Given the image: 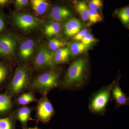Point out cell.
<instances>
[{
  "label": "cell",
  "mask_w": 129,
  "mask_h": 129,
  "mask_svg": "<svg viewBox=\"0 0 129 129\" xmlns=\"http://www.w3.org/2000/svg\"><path fill=\"white\" fill-rule=\"evenodd\" d=\"M89 78L88 60L85 57L79 58L68 68L61 82L62 86L67 89H78L84 86Z\"/></svg>",
  "instance_id": "1"
},
{
  "label": "cell",
  "mask_w": 129,
  "mask_h": 129,
  "mask_svg": "<svg viewBox=\"0 0 129 129\" xmlns=\"http://www.w3.org/2000/svg\"><path fill=\"white\" fill-rule=\"evenodd\" d=\"M60 71L51 70L42 73L33 80L32 89L46 95L52 89L57 87L60 81Z\"/></svg>",
  "instance_id": "2"
},
{
  "label": "cell",
  "mask_w": 129,
  "mask_h": 129,
  "mask_svg": "<svg viewBox=\"0 0 129 129\" xmlns=\"http://www.w3.org/2000/svg\"><path fill=\"white\" fill-rule=\"evenodd\" d=\"M115 80L108 85L103 87L92 96L89 103L90 112L96 115H104L109 102L112 96L111 91Z\"/></svg>",
  "instance_id": "3"
},
{
  "label": "cell",
  "mask_w": 129,
  "mask_h": 129,
  "mask_svg": "<svg viewBox=\"0 0 129 129\" xmlns=\"http://www.w3.org/2000/svg\"><path fill=\"white\" fill-rule=\"evenodd\" d=\"M29 77L27 68L21 66L18 68L9 85V89L12 95L22 91L28 84Z\"/></svg>",
  "instance_id": "4"
},
{
  "label": "cell",
  "mask_w": 129,
  "mask_h": 129,
  "mask_svg": "<svg viewBox=\"0 0 129 129\" xmlns=\"http://www.w3.org/2000/svg\"><path fill=\"white\" fill-rule=\"evenodd\" d=\"M55 111L52 104L46 95L40 100L37 106L36 116L39 121L44 123L49 122L55 115Z\"/></svg>",
  "instance_id": "5"
},
{
  "label": "cell",
  "mask_w": 129,
  "mask_h": 129,
  "mask_svg": "<svg viewBox=\"0 0 129 129\" xmlns=\"http://www.w3.org/2000/svg\"><path fill=\"white\" fill-rule=\"evenodd\" d=\"M53 52L51 51L45 46L40 47L35 59V66L37 68H52L55 65Z\"/></svg>",
  "instance_id": "6"
},
{
  "label": "cell",
  "mask_w": 129,
  "mask_h": 129,
  "mask_svg": "<svg viewBox=\"0 0 129 129\" xmlns=\"http://www.w3.org/2000/svg\"><path fill=\"white\" fill-rule=\"evenodd\" d=\"M15 23L24 30H29L35 28L39 25V22L34 16L27 13H17L14 15Z\"/></svg>",
  "instance_id": "7"
},
{
  "label": "cell",
  "mask_w": 129,
  "mask_h": 129,
  "mask_svg": "<svg viewBox=\"0 0 129 129\" xmlns=\"http://www.w3.org/2000/svg\"><path fill=\"white\" fill-rule=\"evenodd\" d=\"M72 13L68 8L63 6H56L51 9L49 17L54 21L62 22L69 19Z\"/></svg>",
  "instance_id": "8"
},
{
  "label": "cell",
  "mask_w": 129,
  "mask_h": 129,
  "mask_svg": "<svg viewBox=\"0 0 129 129\" xmlns=\"http://www.w3.org/2000/svg\"><path fill=\"white\" fill-rule=\"evenodd\" d=\"M119 80H115L112 89V96L115 101L116 107L128 106L129 103V98L122 91L119 86Z\"/></svg>",
  "instance_id": "9"
},
{
  "label": "cell",
  "mask_w": 129,
  "mask_h": 129,
  "mask_svg": "<svg viewBox=\"0 0 129 129\" xmlns=\"http://www.w3.org/2000/svg\"><path fill=\"white\" fill-rule=\"evenodd\" d=\"M16 42L12 37L9 35L4 36L0 38V56L12 55L15 50Z\"/></svg>",
  "instance_id": "10"
},
{
  "label": "cell",
  "mask_w": 129,
  "mask_h": 129,
  "mask_svg": "<svg viewBox=\"0 0 129 129\" xmlns=\"http://www.w3.org/2000/svg\"><path fill=\"white\" fill-rule=\"evenodd\" d=\"M82 27L81 22L78 19L69 18L64 25V34L68 37H73L81 30Z\"/></svg>",
  "instance_id": "11"
},
{
  "label": "cell",
  "mask_w": 129,
  "mask_h": 129,
  "mask_svg": "<svg viewBox=\"0 0 129 129\" xmlns=\"http://www.w3.org/2000/svg\"><path fill=\"white\" fill-rule=\"evenodd\" d=\"M35 50L34 42L33 40L28 39L24 41L19 48V55L24 60L28 59L33 55Z\"/></svg>",
  "instance_id": "12"
},
{
  "label": "cell",
  "mask_w": 129,
  "mask_h": 129,
  "mask_svg": "<svg viewBox=\"0 0 129 129\" xmlns=\"http://www.w3.org/2000/svg\"><path fill=\"white\" fill-rule=\"evenodd\" d=\"M29 2L32 10L38 15L44 14L51 5L49 0H29Z\"/></svg>",
  "instance_id": "13"
},
{
  "label": "cell",
  "mask_w": 129,
  "mask_h": 129,
  "mask_svg": "<svg viewBox=\"0 0 129 129\" xmlns=\"http://www.w3.org/2000/svg\"><path fill=\"white\" fill-rule=\"evenodd\" d=\"M71 56L69 48L62 47L58 49L53 53L54 61L55 64L67 62Z\"/></svg>",
  "instance_id": "14"
},
{
  "label": "cell",
  "mask_w": 129,
  "mask_h": 129,
  "mask_svg": "<svg viewBox=\"0 0 129 129\" xmlns=\"http://www.w3.org/2000/svg\"><path fill=\"white\" fill-rule=\"evenodd\" d=\"M31 113V109L25 106L20 108L16 112V118L21 122L23 128H25L28 121L30 119Z\"/></svg>",
  "instance_id": "15"
},
{
  "label": "cell",
  "mask_w": 129,
  "mask_h": 129,
  "mask_svg": "<svg viewBox=\"0 0 129 129\" xmlns=\"http://www.w3.org/2000/svg\"><path fill=\"white\" fill-rule=\"evenodd\" d=\"M90 45H86L81 42H73L70 46L71 56L74 57L84 53L89 49Z\"/></svg>",
  "instance_id": "16"
},
{
  "label": "cell",
  "mask_w": 129,
  "mask_h": 129,
  "mask_svg": "<svg viewBox=\"0 0 129 129\" xmlns=\"http://www.w3.org/2000/svg\"><path fill=\"white\" fill-rule=\"evenodd\" d=\"M74 8L83 21H88L89 8L85 2H76L74 4Z\"/></svg>",
  "instance_id": "17"
},
{
  "label": "cell",
  "mask_w": 129,
  "mask_h": 129,
  "mask_svg": "<svg viewBox=\"0 0 129 129\" xmlns=\"http://www.w3.org/2000/svg\"><path fill=\"white\" fill-rule=\"evenodd\" d=\"M12 107L11 98L5 94H0V114L10 111Z\"/></svg>",
  "instance_id": "18"
},
{
  "label": "cell",
  "mask_w": 129,
  "mask_h": 129,
  "mask_svg": "<svg viewBox=\"0 0 129 129\" xmlns=\"http://www.w3.org/2000/svg\"><path fill=\"white\" fill-rule=\"evenodd\" d=\"M61 30V24L58 22L53 21L45 26V34L47 36L51 37L57 34Z\"/></svg>",
  "instance_id": "19"
},
{
  "label": "cell",
  "mask_w": 129,
  "mask_h": 129,
  "mask_svg": "<svg viewBox=\"0 0 129 129\" xmlns=\"http://www.w3.org/2000/svg\"><path fill=\"white\" fill-rule=\"evenodd\" d=\"M36 101V99L34 93L30 91L23 93L17 99L18 103L23 106H25L30 103Z\"/></svg>",
  "instance_id": "20"
},
{
  "label": "cell",
  "mask_w": 129,
  "mask_h": 129,
  "mask_svg": "<svg viewBox=\"0 0 129 129\" xmlns=\"http://www.w3.org/2000/svg\"><path fill=\"white\" fill-rule=\"evenodd\" d=\"M103 20V17L98 11L89 8L88 25L90 26L92 24L101 22Z\"/></svg>",
  "instance_id": "21"
},
{
  "label": "cell",
  "mask_w": 129,
  "mask_h": 129,
  "mask_svg": "<svg viewBox=\"0 0 129 129\" xmlns=\"http://www.w3.org/2000/svg\"><path fill=\"white\" fill-rule=\"evenodd\" d=\"M118 16L124 25L128 26L129 24V8L125 7L120 9L118 12Z\"/></svg>",
  "instance_id": "22"
},
{
  "label": "cell",
  "mask_w": 129,
  "mask_h": 129,
  "mask_svg": "<svg viewBox=\"0 0 129 129\" xmlns=\"http://www.w3.org/2000/svg\"><path fill=\"white\" fill-rule=\"evenodd\" d=\"M0 129H15L14 120L9 117L0 118Z\"/></svg>",
  "instance_id": "23"
},
{
  "label": "cell",
  "mask_w": 129,
  "mask_h": 129,
  "mask_svg": "<svg viewBox=\"0 0 129 129\" xmlns=\"http://www.w3.org/2000/svg\"><path fill=\"white\" fill-rule=\"evenodd\" d=\"M66 45L64 42L56 39L50 40L48 43V46L52 51H55L58 49L64 47Z\"/></svg>",
  "instance_id": "24"
},
{
  "label": "cell",
  "mask_w": 129,
  "mask_h": 129,
  "mask_svg": "<svg viewBox=\"0 0 129 129\" xmlns=\"http://www.w3.org/2000/svg\"><path fill=\"white\" fill-rule=\"evenodd\" d=\"M103 0H88V6L89 9L100 10L103 6Z\"/></svg>",
  "instance_id": "25"
},
{
  "label": "cell",
  "mask_w": 129,
  "mask_h": 129,
  "mask_svg": "<svg viewBox=\"0 0 129 129\" xmlns=\"http://www.w3.org/2000/svg\"><path fill=\"white\" fill-rule=\"evenodd\" d=\"M96 40L90 33H87L81 41L86 45H90L92 43L96 42Z\"/></svg>",
  "instance_id": "26"
},
{
  "label": "cell",
  "mask_w": 129,
  "mask_h": 129,
  "mask_svg": "<svg viewBox=\"0 0 129 129\" xmlns=\"http://www.w3.org/2000/svg\"><path fill=\"white\" fill-rule=\"evenodd\" d=\"M8 74L7 69L4 65L0 64V84L5 81Z\"/></svg>",
  "instance_id": "27"
},
{
  "label": "cell",
  "mask_w": 129,
  "mask_h": 129,
  "mask_svg": "<svg viewBox=\"0 0 129 129\" xmlns=\"http://www.w3.org/2000/svg\"><path fill=\"white\" fill-rule=\"evenodd\" d=\"M88 33V30L86 29H84L81 30L78 33H77L76 35L74 36L73 37V39L76 41H81L87 33Z\"/></svg>",
  "instance_id": "28"
},
{
  "label": "cell",
  "mask_w": 129,
  "mask_h": 129,
  "mask_svg": "<svg viewBox=\"0 0 129 129\" xmlns=\"http://www.w3.org/2000/svg\"><path fill=\"white\" fill-rule=\"evenodd\" d=\"M29 0H14L15 5L17 9H21L25 7L29 2Z\"/></svg>",
  "instance_id": "29"
},
{
  "label": "cell",
  "mask_w": 129,
  "mask_h": 129,
  "mask_svg": "<svg viewBox=\"0 0 129 129\" xmlns=\"http://www.w3.org/2000/svg\"><path fill=\"white\" fill-rule=\"evenodd\" d=\"M5 24L3 19L0 17V32H2L5 27Z\"/></svg>",
  "instance_id": "30"
},
{
  "label": "cell",
  "mask_w": 129,
  "mask_h": 129,
  "mask_svg": "<svg viewBox=\"0 0 129 129\" xmlns=\"http://www.w3.org/2000/svg\"><path fill=\"white\" fill-rule=\"evenodd\" d=\"M9 0H0V6H4L7 4Z\"/></svg>",
  "instance_id": "31"
},
{
  "label": "cell",
  "mask_w": 129,
  "mask_h": 129,
  "mask_svg": "<svg viewBox=\"0 0 129 129\" xmlns=\"http://www.w3.org/2000/svg\"><path fill=\"white\" fill-rule=\"evenodd\" d=\"M23 129H40V128H38V127H37V126H36V127H34V128H24Z\"/></svg>",
  "instance_id": "32"
}]
</instances>
